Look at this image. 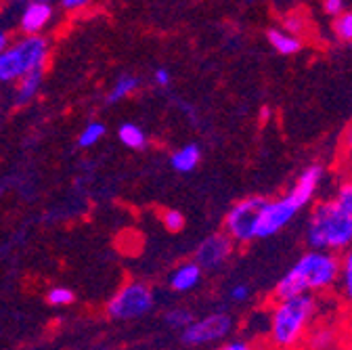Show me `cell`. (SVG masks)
Returning <instances> with one entry per match:
<instances>
[{"label":"cell","mask_w":352,"mask_h":350,"mask_svg":"<svg viewBox=\"0 0 352 350\" xmlns=\"http://www.w3.org/2000/svg\"><path fill=\"white\" fill-rule=\"evenodd\" d=\"M342 302L352 309V245L340 254V277H338V285H336Z\"/></svg>","instance_id":"cell-13"},{"label":"cell","mask_w":352,"mask_h":350,"mask_svg":"<svg viewBox=\"0 0 352 350\" xmlns=\"http://www.w3.org/2000/svg\"><path fill=\"white\" fill-rule=\"evenodd\" d=\"M269 113H271L269 107H262V109H260V118H262V120H269Z\"/></svg>","instance_id":"cell-34"},{"label":"cell","mask_w":352,"mask_h":350,"mask_svg":"<svg viewBox=\"0 0 352 350\" xmlns=\"http://www.w3.org/2000/svg\"><path fill=\"white\" fill-rule=\"evenodd\" d=\"M267 38H269L273 49L279 55H294V53H298L302 49V42L296 36H292V34H287L283 30H275V28L267 30Z\"/></svg>","instance_id":"cell-16"},{"label":"cell","mask_w":352,"mask_h":350,"mask_svg":"<svg viewBox=\"0 0 352 350\" xmlns=\"http://www.w3.org/2000/svg\"><path fill=\"white\" fill-rule=\"evenodd\" d=\"M105 133H107V128H105V124H101V122H91V124H86L84 130L80 133V137H78V147H80V149H91V147H95V145L105 137Z\"/></svg>","instance_id":"cell-21"},{"label":"cell","mask_w":352,"mask_h":350,"mask_svg":"<svg viewBox=\"0 0 352 350\" xmlns=\"http://www.w3.org/2000/svg\"><path fill=\"white\" fill-rule=\"evenodd\" d=\"M153 80H155V84H160V86H168V84H170V72H168L166 67H160V69H155Z\"/></svg>","instance_id":"cell-30"},{"label":"cell","mask_w":352,"mask_h":350,"mask_svg":"<svg viewBox=\"0 0 352 350\" xmlns=\"http://www.w3.org/2000/svg\"><path fill=\"white\" fill-rule=\"evenodd\" d=\"M155 309V292L145 281L124 283L105 304V313L113 321H137Z\"/></svg>","instance_id":"cell-6"},{"label":"cell","mask_w":352,"mask_h":350,"mask_svg":"<svg viewBox=\"0 0 352 350\" xmlns=\"http://www.w3.org/2000/svg\"><path fill=\"white\" fill-rule=\"evenodd\" d=\"M3 191H5V187H3V185H0V195H3Z\"/></svg>","instance_id":"cell-36"},{"label":"cell","mask_w":352,"mask_h":350,"mask_svg":"<svg viewBox=\"0 0 352 350\" xmlns=\"http://www.w3.org/2000/svg\"><path fill=\"white\" fill-rule=\"evenodd\" d=\"M338 172L342 174V179H352V122L346 128L338 149Z\"/></svg>","instance_id":"cell-18"},{"label":"cell","mask_w":352,"mask_h":350,"mask_svg":"<svg viewBox=\"0 0 352 350\" xmlns=\"http://www.w3.org/2000/svg\"><path fill=\"white\" fill-rule=\"evenodd\" d=\"M283 23H285V28H287V32L294 36V34H298V32H302V21L298 19V17H294V15H287L285 19H283Z\"/></svg>","instance_id":"cell-29"},{"label":"cell","mask_w":352,"mask_h":350,"mask_svg":"<svg viewBox=\"0 0 352 350\" xmlns=\"http://www.w3.org/2000/svg\"><path fill=\"white\" fill-rule=\"evenodd\" d=\"M36 3H47V0H36Z\"/></svg>","instance_id":"cell-37"},{"label":"cell","mask_w":352,"mask_h":350,"mask_svg":"<svg viewBox=\"0 0 352 350\" xmlns=\"http://www.w3.org/2000/svg\"><path fill=\"white\" fill-rule=\"evenodd\" d=\"M340 277V256L319 250L304 252L287 273L277 281L273 298H292V296H319L333 292Z\"/></svg>","instance_id":"cell-1"},{"label":"cell","mask_w":352,"mask_h":350,"mask_svg":"<svg viewBox=\"0 0 352 350\" xmlns=\"http://www.w3.org/2000/svg\"><path fill=\"white\" fill-rule=\"evenodd\" d=\"M331 199L336 201V206H338L344 214H348V216L352 218V179H342V181L338 183V187H336Z\"/></svg>","instance_id":"cell-22"},{"label":"cell","mask_w":352,"mask_h":350,"mask_svg":"<svg viewBox=\"0 0 352 350\" xmlns=\"http://www.w3.org/2000/svg\"><path fill=\"white\" fill-rule=\"evenodd\" d=\"M47 55H49V42L38 34L15 42L5 53H0V82L13 84L25 78L28 74L42 69Z\"/></svg>","instance_id":"cell-5"},{"label":"cell","mask_w":352,"mask_h":350,"mask_svg":"<svg viewBox=\"0 0 352 350\" xmlns=\"http://www.w3.org/2000/svg\"><path fill=\"white\" fill-rule=\"evenodd\" d=\"M201 162V149L199 145L195 143H189V145H183L181 149H176L172 155H170V166L172 170L181 172V174H187V172H193Z\"/></svg>","instance_id":"cell-12"},{"label":"cell","mask_w":352,"mask_h":350,"mask_svg":"<svg viewBox=\"0 0 352 350\" xmlns=\"http://www.w3.org/2000/svg\"><path fill=\"white\" fill-rule=\"evenodd\" d=\"M323 7H325V11H327L329 15H342L344 0H325Z\"/></svg>","instance_id":"cell-28"},{"label":"cell","mask_w":352,"mask_h":350,"mask_svg":"<svg viewBox=\"0 0 352 350\" xmlns=\"http://www.w3.org/2000/svg\"><path fill=\"white\" fill-rule=\"evenodd\" d=\"M214 350H258L250 340L245 338H237V340H227V342H220Z\"/></svg>","instance_id":"cell-27"},{"label":"cell","mask_w":352,"mask_h":350,"mask_svg":"<svg viewBox=\"0 0 352 350\" xmlns=\"http://www.w3.org/2000/svg\"><path fill=\"white\" fill-rule=\"evenodd\" d=\"M267 201L269 197L264 195H250L233 204L223 221V233H227L235 245H250L256 241L258 221Z\"/></svg>","instance_id":"cell-7"},{"label":"cell","mask_w":352,"mask_h":350,"mask_svg":"<svg viewBox=\"0 0 352 350\" xmlns=\"http://www.w3.org/2000/svg\"><path fill=\"white\" fill-rule=\"evenodd\" d=\"M82 5H86V0H63L65 9H76V7H82Z\"/></svg>","instance_id":"cell-31"},{"label":"cell","mask_w":352,"mask_h":350,"mask_svg":"<svg viewBox=\"0 0 352 350\" xmlns=\"http://www.w3.org/2000/svg\"><path fill=\"white\" fill-rule=\"evenodd\" d=\"M47 302L51 306H69V304L76 302V294L65 285H53L47 292Z\"/></svg>","instance_id":"cell-23"},{"label":"cell","mask_w":352,"mask_h":350,"mask_svg":"<svg viewBox=\"0 0 352 350\" xmlns=\"http://www.w3.org/2000/svg\"><path fill=\"white\" fill-rule=\"evenodd\" d=\"M9 49V36L5 32H0V53H5Z\"/></svg>","instance_id":"cell-32"},{"label":"cell","mask_w":352,"mask_h":350,"mask_svg":"<svg viewBox=\"0 0 352 350\" xmlns=\"http://www.w3.org/2000/svg\"><path fill=\"white\" fill-rule=\"evenodd\" d=\"M204 271L195 265L193 260L181 262L179 267H174V271L168 275V287L176 294H187L193 292L201 283Z\"/></svg>","instance_id":"cell-10"},{"label":"cell","mask_w":352,"mask_h":350,"mask_svg":"<svg viewBox=\"0 0 352 350\" xmlns=\"http://www.w3.org/2000/svg\"><path fill=\"white\" fill-rule=\"evenodd\" d=\"M333 30H336V34H338L342 40L352 42V11L338 15L336 23H333Z\"/></svg>","instance_id":"cell-25"},{"label":"cell","mask_w":352,"mask_h":350,"mask_svg":"<svg viewBox=\"0 0 352 350\" xmlns=\"http://www.w3.org/2000/svg\"><path fill=\"white\" fill-rule=\"evenodd\" d=\"M304 239L311 250L340 256L352 245V218L344 214L331 197L319 199L308 214Z\"/></svg>","instance_id":"cell-4"},{"label":"cell","mask_w":352,"mask_h":350,"mask_svg":"<svg viewBox=\"0 0 352 350\" xmlns=\"http://www.w3.org/2000/svg\"><path fill=\"white\" fill-rule=\"evenodd\" d=\"M162 223H164L166 231H170V233H181L187 225L183 212H179V210H166L162 214Z\"/></svg>","instance_id":"cell-24"},{"label":"cell","mask_w":352,"mask_h":350,"mask_svg":"<svg viewBox=\"0 0 352 350\" xmlns=\"http://www.w3.org/2000/svg\"><path fill=\"white\" fill-rule=\"evenodd\" d=\"M346 346H348V350H352V321L346 329Z\"/></svg>","instance_id":"cell-33"},{"label":"cell","mask_w":352,"mask_h":350,"mask_svg":"<svg viewBox=\"0 0 352 350\" xmlns=\"http://www.w3.org/2000/svg\"><path fill=\"white\" fill-rule=\"evenodd\" d=\"M340 338L338 329L336 327H329V325H321V327H313L311 333L306 338V346L311 350H327L329 346L336 344V340Z\"/></svg>","instance_id":"cell-17"},{"label":"cell","mask_w":352,"mask_h":350,"mask_svg":"<svg viewBox=\"0 0 352 350\" xmlns=\"http://www.w3.org/2000/svg\"><path fill=\"white\" fill-rule=\"evenodd\" d=\"M40 84H42V69L32 72V74H28L25 78H21L19 84H17V89H15V95H13L15 105H25V103H30V101L38 95Z\"/></svg>","instance_id":"cell-14"},{"label":"cell","mask_w":352,"mask_h":350,"mask_svg":"<svg viewBox=\"0 0 352 350\" xmlns=\"http://www.w3.org/2000/svg\"><path fill=\"white\" fill-rule=\"evenodd\" d=\"M233 252H235V243L227 237V233L218 231V233H212L204 241L197 243L195 254H193V262L204 273L206 271H218L231 260Z\"/></svg>","instance_id":"cell-9"},{"label":"cell","mask_w":352,"mask_h":350,"mask_svg":"<svg viewBox=\"0 0 352 350\" xmlns=\"http://www.w3.org/2000/svg\"><path fill=\"white\" fill-rule=\"evenodd\" d=\"M88 350H111L109 346H95V348H88Z\"/></svg>","instance_id":"cell-35"},{"label":"cell","mask_w":352,"mask_h":350,"mask_svg":"<svg viewBox=\"0 0 352 350\" xmlns=\"http://www.w3.org/2000/svg\"><path fill=\"white\" fill-rule=\"evenodd\" d=\"M193 319H195L193 311L185 309V306H174V309L164 313V323L170 329H176V331H183L187 325H191Z\"/></svg>","instance_id":"cell-20"},{"label":"cell","mask_w":352,"mask_h":350,"mask_svg":"<svg viewBox=\"0 0 352 350\" xmlns=\"http://www.w3.org/2000/svg\"><path fill=\"white\" fill-rule=\"evenodd\" d=\"M323 177H325V168L321 164H311L298 174V179L294 181L289 191H285L275 199H269L260 214L256 239H269L277 235L304 208L311 206L313 199L317 197Z\"/></svg>","instance_id":"cell-2"},{"label":"cell","mask_w":352,"mask_h":350,"mask_svg":"<svg viewBox=\"0 0 352 350\" xmlns=\"http://www.w3.org/2000/svg\"><path fill=\"white\" fill-rule=\"evenodd\" d=\"M252 298V287L248 283H235L229 292V300L235 304H245Z\"/></svg>","instance_id":"cell-26"},{"label":"cell","mask_w":352,"mask_h":350,"mask_svg":"<svg viewBox=\"0 0 352 350\" xmlns=\"http://www.w3.org/2000/svg\"><path fill=\"white\" fill-rule=\"evenodd\" d=\"M319 300L315 296H292L275 300L269 313V346L273 350H298L315 327Z\"/></svg>","instance_id":"cell-3"},{"label":"cell","mask_w":352,"mask_h":350,"mask_svg":"<svg viewBox=\"0 0 352 350\" xmlns=\"http://www.w3.org/2000/svg\"><path fill=\"white\" fill-rule=\"evenodd\" d=\"M53 15V9L47 3H32L21 17V30L28 32L30 36H36V32H40L44 25L49 23Z\"/></svg>","instance_id":"cell-11"},{"label":"cell","mask_w":352,"mask_h":350,"mask_svg":"<svg viewBox=\"0 0 352 350\" xmlns=\"http://www.w3.org/2000/svg\"><path fill=\"white\" fill-rule=\"evenodd\" d=\"M118 139L122 145H126L128 149H135V151H141L147 147L145 130L137 124H132V122H126L118 128Z\"/></svg>","instance_id":"cell-15"},{"label":"cell","mask_w":352,"mask_h":350,"mask_svg":"<svg viewBox=\"0 0 352 350\" xmlns=\"http://www.w3.org/2000/svg\"><path fill=\"white\" fill-rule=\"evenodd\" d=\"M233 329H235V319L225 311H216L193 319L191 325H187L181 331V342L189 348L212 346L225 342L233 333Z\"/></svg>","instance_id":"cell-8"},{"label":"cell","mask_w":352,"mask_h":350,"mask_svg":"<svg viewBox=\"0 0 352 350\" xmlns=\"http://www.w3.org/2000/svg\"><path fill=\"white\" fill-rule=\"evenodd\" d=\"M139 78H135V76H122L118 82H116V86L109 91V95H107V103L109 105H113V103H118V101H122V99H126L128 95H132L137 89H139Z\"/></svg>","instance_id":"cell-19"}]
</instances>
